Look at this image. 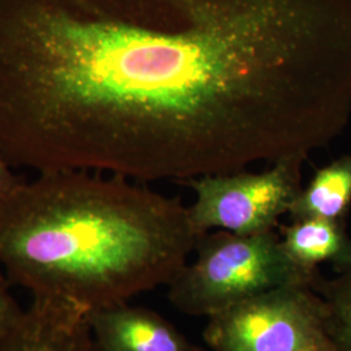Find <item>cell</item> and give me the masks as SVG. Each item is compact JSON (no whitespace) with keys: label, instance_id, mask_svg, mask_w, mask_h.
Wrapping results in <instances>:
<instances>
[{"label":"cell","instance_id":"cell-1","mask_svg":"<svg viewBox=\"0 0 351 351\" xmlns=\"http://www.w3.org/2000/svg\"><path fill=\"white\" fill-rule=\"evenodd\" d=\"M351 116L349 0H17L0 134L27 168L136 181L308 156Z\"/></svg>","mask_w":351,"mask_h":351},{"label":"cell","instance_id":"cell-2","mask_svg":"<svg viewBox=\"0 0 351 351\" xmlns=\"http://www.w3.org/2000/svg\"><path fill=\"white\" fill-rule=\"evenodd\" d=\"M198 237L189 207L123 176L39 173L0 202L10 282L88 313L168 287Z\"/></svg>","mask_w":351,"mask_h":351},{"label":"cell","instance_id":"cell-3","mask_svg":"<svg viewBox=\"0 0 351 351\" xmlns=\"http://www.w3.org/2000/svg\"><path fill=\"white\" fill-rule=\"evenodd\" d=\"M193 254L194 259L167 287L169 302L191 316L211 317L280 287L315 288L322 277L289 258L275 229L254 234L207 232L197 239Z\"/></svg>","mask_w":351,"mask_h":351},{"label":"cell","instance_id":"cell-4","mask_svg":"<svg viewBox=\"0 0 351 351\" xmlns=\"http://www.w3.org/2000/svg\"><path fill=\"white\" fill-rule=\"evenodd\" d=\"M203 330L213 351H303L335 346L326 307L310 285L271 289L207 317Z\"/></svg>","mask_w":351,"mask_h":351},{"label":"cell","instance_id":"cell-5","mask_svg":"<svg viewBox=\"0 0 351 351\" xmlns=\"http://www.w3.org/2000/svg\"><path fill=\"white\" fill-rule=\"evenodd\" d=\"M306 159L291 155L261 173L239 171L182 182L195 194L189 213L198 236L215 229L237 234L274 230L302 190Z\"/></svg>","mask_w":351,"mask_h":351},{"label":"cell","instance_id":"cell-6","mask_svg":"<svg viewBox=\"0 0 351 351\" xmlns=\"http://www.w3.org/2000/svg\"><path fill=\"white\" fill-rule=\"evenodd\" d=\"M0 351H98L88 311L68 302L33 297L12 326L0 336Z\"/></svg>","mask_w":351,"mask_h":351},{"label":"cell","instance_id":"cell-7","mask_svg":"<svg viewBox=\"0 0 351 351\" xmlns=\"http://www.w3.org/2000/svg\"><path fill=\"white\" fill-rule=\"evenodd\" d=\"M98 351H207L150 308L128 303L88 311Z\"/></svg>","mask_w":351,"mask_h":351},{"label":"cell","instance_id":"cell-8","mask_svg":"<svg viewBox=\"0 0 351 351\" xmlns=\"http://www.w3.org/2000/svg\"><path fill=\"white\" fill-rule=\"evenodd\" d=\"M281 243L289 258L307 272H319V265H336L345 256L351 237L346 223L326 219L291 220L280 226Z\"/></svg>","mask_w":351,"mask_h":351},{"label":"cell","instance_id":"cell-9","mask_svg":"<svg viewBox=\"0 0 351 351\" xmlns=\"http://www.w3.org/2000/svg\"><path fill=\"white\" fill-rule=\"evenodd\" d=\"M351 207V155L341 156L316 171L293 202L291 220L326 219L346 223Z\"/></svg>","mask_w":351,"mask_h":351},{"label":"cell","instance_id":"cell-10","mask_svg":"<svg viewBox=\"0 0 351 351\" xmlns=\"http://www.w3.org/2000/svg\"><path fill=\"white\" fill-rule=\"evenodd\" d=\"M315 289L324 298L328 336L337 351H351V280L320 277Z\"/></svg>","mask_w":351,"mask_h":351},{"label":"cell","instance_id":"cell-11","mask_svg":"<svg viewBox=\"0 0 351 351\" xmlns=\"http://www.w3.org/2000/svg\"><path fill=\"white\" fill-rule=\"evenodd\" d=\"M11 287H13L12 284L0 265V336H3L12 326L24 311V308L19 306L13 297Z\"/></svg>","mask_w":351,"mask_h":351},{"label":"cell","instance_id":"cell-12","mask_svg":"<svg viewBox=\"0 0 351 351\" xmlns=\"http://www.w3.org/2000/svg\"><path fill=\"white\" fill-rule=\"evenodd\" d=\"M11 164L0 150V202L5 199L14 189L19 188L25 180L14 175L11 171Z\"/></svg>","mask_w":351,"mask_h":351},{"label":"cell","instance_id":"cell-13","mask_svg":"<svg viewBox=\"0 0 351 351\" xmlns=\"http://www.w3.org/2000/svg\"><path fill=\"white\" fill-rule=\"evenodd\" d=\"M333 267L337 271L339 276L346 277V278H350L351 280V241L349 249H348V252L345 254V256L339 261V263L333 265Z\"/></svg>","mask_w":351,"mask_h":351},{"label":"cell","instance_id":"cell-14","mask_svg":"<svg viewBox=\"0 0 351 351\" xmlns=\"http://www.w3.org/2000/svg\"><path fill=\"white\" fill-rule=\"evenodd\" d=\"M303 351H337L335 346H320V348H313V349H307Z\"/></svg>","mask_w":351,"mask_h":351}]
</instances>
